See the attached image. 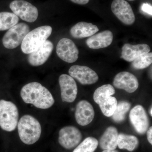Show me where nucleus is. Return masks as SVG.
<instances>
[{
  "instance_id": "aec40b11",
  "label": "nucleus",
  "mask_w": 152,
  "mask_h": 152,
  "mask_svg": "<svg viewBox=\"0 0 152 152\" xmlns=\"http://www.w3.org/2000/svg\"><path fill=\"white\" fill-rule=\"evenodd\" d=\"M138 139L135 136L121 133L118 137V147L120 149L132 152L138 146Z\"/></svg>"
},
{
  "instance_id": "cd10ccee",
  "label": "nucleus",
  "mask_w": 152,
  "mask_h": 152,
  "mask_svg": "<svg viewBox=\"0 0 152 152\" xmlns=\"http://www.w3.org/2000/svg\"><path fill=\"white\" fill-rule=\"evenodd\" d=\"M147 137L148 141L151 145H152V127H151L148 129L147 131Z\"/></svg>"
},
{
  "instance_id": "20e7f679",
  "label": "nucleus",
  "mask_w": 152,
  "mask_h": 152,
  "mask_svg": "<svg viewBox=\"0 0 152 152\" xmlns=\"http://www.w3.org/2000/svg\"><path fill=\"white\" fill-rule=\"evenodd\" d=\"M19 112L15 104L10 101L0 100V127L4 130L11 132L18 126Z\"/></svg>"
},
{
  "instance_id": "9d476101",
  "label": "nucleus",
  "mask_w": 152,
  "mask_h": 152,
  "mask_svg": "<svg viewBox=\"0 0 152 152\" xmlns=\"http://www.w3.org/2000/svg\"><path fill=\"white\" fill-rule=\"evenodd\" d=\"M111 10L115 16L124 24L131 25L134 23L135 17L132 9L125 0H114Z\"/></svg>"
},
{
  "instance_id": "0eeeda50",
  "label": "nucleus",
  "mask_w": 152,
  "mask_h": 152,
  "mask_svg": "<svg viewBox=\"0 0 152 152\" xmlns=\"http://www.w3.org/2000/svg\"><path fill=\"white\" fill-rule=\"evenodd\" d=\"M82 137V133L77 128L73 126H66L60 130L58 142L63 148L70 150L80 143Z\"/></svg>"
},
{
  "instance_id": "6e6552de",
  "label": "nucleus",
  "mask_w": 152,
  "mask_h": 152,
  "mask_svg": "<svg viewBox=\"0 0 152 152\" xmlns=\"http://www.w3.org/2000/svg\"><path fill=\"white\" fill-rule=\"evenodd\" d=\"M129 119L137 132L140 134L146 133L149 127V119L142 106L138 105L132 109L129 114Z\"/></svg>"
},
{
  "instance_id": "6ab92c4d",
  "label": "nucleus",
  "mask_w": 152,
  "mask_h": 152,
  "mask_svg": "<svg viewBox=\"0 0 152 152\" xmlns=\"http://www.w3.org/2000/svg\"><path fill=\"white\" fill-rule=\"evenodd\" d=\"M99 31L97 26L86 22H79L71 28L70 34L75 39L90 37Z\"/></svg>"
},
{
  "instance_id": "b1692460",
  "label": "nucleus",
  "mask_w": 152,
  "mask_h": 152,
  "mask_svg": "<svg viewBox=\"0 0 152 152\" xmlns=\"http://www.w3.org/2000/svg\"><path fill=\"white\" fill-rule=\"evenodd\" d=\"M118 101L115 97H109L99 104L101 111L105 116L112 117L115 110Z\"/></svg>"
},
{
  "instance_id": "7ed1b4c3",
  "label": "nucleus",
  "mask_w": 152,
  "mask_h": 152,
  "mask_svg": "<svg viewBox=\"0 0 152 152\" xmlns=\"http://www.w3.org/2000/svg\"><path fill=\"white\" fill-rule=\"evenodd\" d=\"M52 32V28L48 26L39 27L31 31L22 42V52L26 54H29L47 40Z\"/></svg>"
},
{
  "instance_id": "f257e3e1",
  "label": "nucleus",
  "mask_w": 152,
  "mask_h": 152,
  "mask_svg": "<svg viewBox=\"0 0 152 152\" xmlns=\"http://www.w3.org/2000/svg\"><path fill=\"white\" fill-rule=\"evenodd\" d=\"M20 96L26 103L32 104L39 109H48L55 103L50 91L37 82H32L24 86Z\"/></svg>"
},
{
  "instance_id": "c85d7f7f",
  "label": "nucleus",
  "mask_w": 152,
  "mask_h": 152,
  "mask_svg": "<svg viewBox=\"0 0 152 152\" xmlns=\"http://www.w3.org/2000/svg\"><path fill=\"white\" fill-rule=\"evenodd\" d=\"M72 2L75 4L80 5L86 4L89 2L90 0H70Z\"/></svg>"
},
{
  "instance_id": "39448f33",
  "label": "nucleus",
  "mask_w": 152,
  "mask_h": 152,
  "mask_svg": "<svg viewBox=\"0 0 152 152\" xmlns=\"http://www.w3.org/2000/svg\"><path fill=\"white\" fill-rule=\"evenodd\" d=\"M29 32V27L26 24L24 23L17 24L5 34L2 39L3 45L7 49L15 48L22 44Z\"/></svg>"
},
{
  "instance_id": "5701e85b",
  "label": "nucleus",
  "mask_w": 152,
  "mask_h": 152,
  "mask_svg": "<svg viewBox=\"0 0 152 152\" xmlns=\"http://www.w3.org/2000/svg\"><path fill=\"white\" fill-rule=\"evenodd\" d=\"M131 104L126 101H121L118 104L115 110L112 115L113 119L117 123L123 121L126 118V114L130 110Z\"/></svg>"
},
{
  "instance_id": "f8f14e48",
  "label": "nucleus",
  "mask_w": 152,
  "mask_h": 152,
  "mask_svg": "<svg viewBox=\"0 0 152 152\" xmlns=\"http://www.w3.org/2000/svg\"><path fill=\"white\" fill-rule=\"evenodd\" d=\"M61 96L63 102L72 103L75 101L77 94V87L73 78L63 74L59 78Z\"/></svg>"
},
{
  "instance_id": "4be33fe9",
  "label": "nucleus",
  "mask_w": 152,
  "mask_h": 152,
  "mask_svg": "<svg viewBox=\"0 0 152 152\" xmlns=\"http://www.w3.org/2000/svg\"><path fill=\"white\" fill-rule=\"evenodd\" d=\"M115 93V90L113 86L110 84L104 85L96 89L93 98L95 102L99 104Z\"/></svg>"
},
{
  "instance_id": "a211bd4d",
  "label": "nucleus",
  "mask_w": 152,
  "mask_h": 152,
  "mask_svg": "<svg viewBox=\"0 0 152 152\" xmlns=\"http://www.w3.org/2000/svg\"><path fill=\"white\" fill-rule=\"evenodd\" d=\"M118 133L117 129L110 126L106 129L101 137L99 144L102 149L114 150L118 147Z\"/></svg>"
},
{
  "instance_id": "f3484780",
  "label": "nucleus",
  "mask_w": 152,
  "mask_h": 152,
  "mask_svg": "<svg viewBox=\"0 0 152 152\" xmlns=\"http://www.w3.org/2000/svg\"><path fill=\"white\" fill-rule=\"evenodd\" d=\"M150 50V47L147 44H126L123 47L121 58L127 61L132 62L140 56L149 53Z\"/></svg>"
},
{
  "instance_id": "1a4fd4ad",
  "label": "nucleus",
  "mask_w": 152,
  "mask_h": 152,
  "mask_svg": "<svg viewBox=\"0 0 152 152\" xmlns=\"http://www.w3.org/2000/svg\"><path fill=\"white\" fill-rule=\"evenodd\" d=\"M56 53L60 58L67 63L75 62L78 58V49L75 43L68 38H63L59 41Z\"/></svg>"
},
{
  "instance_id": "4468645a",
  "label": "nucleus",
  "mask_w": 152,
  "mask_h": 152,
  "mask_svg": "<svg viewBox=\"0 0 152 152\" xmlns=\"http://www.w3.org/2000/svg\"><path fill=\"white\" fill-rule=\"evenodd\" d=\"M113 83L117 88L125 90L129 93L135 91L139 87L137 78L127 72H121L117 74L114 78Z\"/></svg>"
},
{
  "instance_id": "423d86ee",
  "label": "nucleus",
  "mask_w": 152,
  "mask_h": 152,
  "mask_svg": "<svg viewBox=\"0 0 152 152\" xmlns=\"http://www.w3.org/2000/svg\"><path fill=\"white\" fill-rule=\"evenodd\" d=\"M10 7L15 15L25 21L33 23L37 19L38 9L26 1L15 0L10 4Z\"/></svg>"
},
{
  "instance_id": "7c9ffc66",
  "label": "nucleus",
  "mask_w": 152,
  "mask_h": 152,
  "mask_svg": "<svg viewBox=\"0 0 152 152\" xmlns=\"http://www.w3.org/2000/svg\"><path fill=\"white\" fill-rule=\"evenodd\" d=\"M152 107H151V109H150V112H149L150 114V115H151V116H152Z\"/></svg>"
},
{
  "instance_id": "a878e982",
  "label": "nucleus",
  "mask_w": 152,
  "mask_h": 152,
  "mask_svg": "<svg viewBox=\"0 0 152 152\" xmlns=\"http://www.w3.org/2000/svg\"><path fill=\"white\" fill-rule=\"evenodd\" d=\"M152 53H148L140 56L133 61L132 66L136 69H145L151 64Z\"/></svg>"
},
{
  "instance_id": "bb28decb",
  "label": "nucleus",
  "mask_w": 152,
  "mask_h": 152,
  "mask_svg": "<svg viewBox=\"0 0 152 152\" xmlns=\"http://www.w3.org/2000/svg\"><path fill=\"white\" fill-rule=\"evenodd\" d=\"M141 10L145 13L148 14L150 15H152V7L150 4L148 3H143L142 4L141 7Z\"/></svg>"
},
{
  "instance_id": "2eb2a0df",
  "label": "nucleus",
  "mask_w": 152,
  "mask_h": 152,
  "mask_svg": "<svg viewBox=\"0 0 152 152\" xmlns=\"http://www.w3.org/2000/svg\"><path fill=\"white\" fill-rule=\"evenodd\" d=\"M95 112L91 104L86 100L80 101L76 106L75 117L76 121L80 126H86L91 123Z\"/></svg>"
},
{
  "instance_id": "9b49d317",
  "label": "nucleus",
  "mask_w": 152,
  "mask_h": 152,
  "mask_svg": "<svg viewBox=\"0 0 152 152\" xmlns=\"http://www.w3.org/2000/svg\"><path fill=\"white\" fill-rule=\"evenodd\" d=\"M69 73L83 85L94 84L99 80L96 73L86 66H72L69 69Z\"/></svg>"
},
{
  "instance_id": "412c9836",
  "label": "nucleus",
  "mask_w": 152,
  "mask_h": 152,
  "mask_svg": "<svg viewBox=\"0 0 152 152\" xmlns=\"http://www.w3.org/2000/svg\"><path fill=\"white\" fill-rule=\"evenodd\" d=\"M19 19L12 13L9 12H0V31L10 29L18 23Z\"/></svg>"
},
{
  "instance_id": "ddd939ff",
  "label": "nucleus",
  "mask_w": 152,
  "mask_h": 152,
  "mask_svg": "<svg viewBox=\"0 0 152 152\" xmlns=\"http://www.w3.org/2000/svg\"><path fill=\"white\" fill-rule=\"evenodd\" d=\"M53 44L46 40L38 48L29 54L28 61L31 65L37 66L42 65L48 59L53 49Z\"/></svg>"
},
{
  "instance_id": "2f4dec72",
  "label": "nucleus",
  "mask_w": 152,
  "mask_h": 152,
  "mask_svg": "<svg viewBox=\"0 0 152 152\" xmlns=\"http://www.w3.org/2000/svg\"><path fill=\"white\" fill-rule=\"evenodd\" d=\"M128 1H135V0H128Z\"/></svg>"
},
{
  "instance_id": "f03ea898",
  "label": "nucleus",
  "mask_w": 152,
  "mask_h": 152,
  "mask_svg": "<svg viewBox=\"0 0 152 152\" xmlns=\"http://www.w3.org/2000/svg\"><path fill=\"white\" fill-rule=\"evenodd\" d=\"M18 128L20 138L25 144L32 145L40 137V124L37 119L30 115H25L20 119Z\"/></svg>"
},
{
  "instance_id": "c756f323",
  "label": "nucleus",
  "mask_w": 152,
  "mask_h": 152,
  "mask_svg": "<svg viewBox=\"0 0 152 152\" xmlns=\"http://www.w3.org/2000/svg\"><path fill=\"white\" fill-rule=\"evenodd\" d=\"M102 152H119L118 151L115 150H104Z\"/></svg>"
},
{
  "instance_id": "dca6fc26",
  "label": "nucleus",
  "mask_w": 152,
  "mask_h": 152,
  "mask_svg": "<svg viewBox=\"0 0 152 152\" xmlns=\"http://www.w3.org/2000/svg\"><path fill=\"white\" fill-rule=\"evenodd\" d=\"M113 39V36L112 32L106 30L90 37L86 41V44L91 49L103 48L110 46Z\"/></svg>"
},
{
  "instance_id": "393cba45",
  "label": "nucleus",
  "mask_w": 152,
  "mask_h": 152,
  "mask_svg": "<svg viewBox=\"0 0 152 152\" xmlns=\"http://www.w3.org/2000/svg\"><path fill=\"white\" fill-rule=\"evenodd\" d=\"M98 145L99 142L96 139L88 137L79 144L73 152H94Z\"/></svg>"
}]
</instances>
